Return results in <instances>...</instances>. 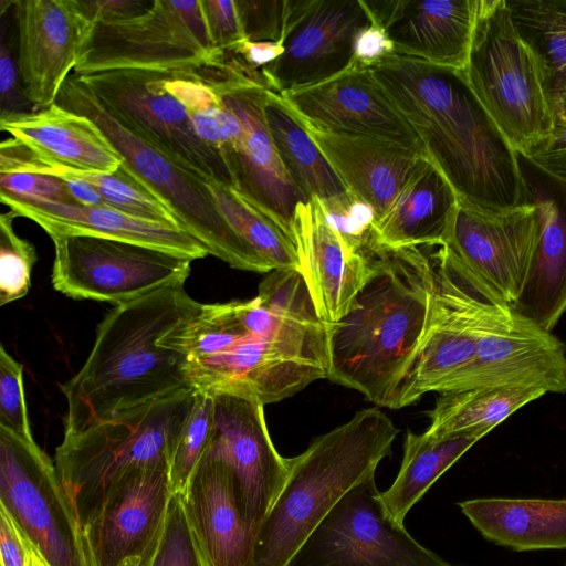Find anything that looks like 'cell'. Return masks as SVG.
Here are the masks:
<instances>
[{"label": "cell", "instance_id": "cell-1", "mask_svg": "<svg viewBox=\"0 0 566 566\" xmlns=\"http://www.w3.org/2000/svg\"><path fill=\"white\" fill-rule=\"evenodd\" d=\"M191 387L263 406L327 378V324L298 270L270 272L248 301L201 304L185 327Z\"/></svg>", "mask_w": 566, "mask_h": 566}, {"label": "cell", "instance_id": "cell-2", "mask_svg": "<svg viewBox=\"0 0 566 566\" xmlns=\"http://www.w3.org/2000/svg\"><path fill=\"white\" fill-rule=\"evenodd\" d=\"M367 69L461 203L484 211L533 205L518 153L474 95L463 71L398 54Z\"/></svg>", "mask_w": 566, "mask_h": 566}, {"label": "cell", "instance_id": "cell-3", "mask_svg": "<svg viewBox=\"0 0 566 566\" xmlns=\"http://www.w3.org/2000/svg\"><path fill=\"white\" fill-rule=\"evenodd\" d=\"M200 306L179 284L112 308L82 368L61 386L64 436L191 389L181 335Z\"/></svg>", "mask_w": 566, "mask_h": 566}, {"label": "cell", "instance_id": "cell-4", "mask_svg": "<svg viewBox=\"0 0 566 566\" xmlns=\"http://www.w3.org/2000/svg\"><path fill=\"white\" fill-rule=\"evenodd\" d=\"M431 293L429 247L378 242L367 282L327 324V379L390 408L424 334Z\"/></svg>", "mask_w": 566, "mask_h": 566}, {"label": "cell", "instance_id": "cell-5", "mask_svg": "<svg viewBox=\"0 0 566 566\" xmlns=\"http://www.w3.org/2000/svg\"><path fill=\"white\" fill-rule=\"evenodd\" d=\"M398 432L385 412L367 408L289 458L287 479L258 531L251 566H287L337 502L376 474Z\"/></svg>", "mask_w": 566, "mask_h": 566}, {"label": "cell", "instance_id": "cell-6", "mask_svg": "<svg viewBox=\"0 0 566 566\" xmlns=\"http://www.w3.org/2000/svg\"><path fill=\"white\" fill-rule=\"evenodd\" d=\"M55 104L92 119L123 158V165L170 211L178 227L233 269L269 273L222 214L209 180L163 153L120 120L77 75L71 73Z\"/></svg>", "mask_w": 566, "mask_h": 566}, {"label": "cell", "instance_id": "cell-7", "mask_svg": "<svg viewBox=\"0 0 566 566\" xmlns=\"http://www.w3.org/2000/svg\"><path fill=\"white\" fill-rule=\"evenodd\" d=\"M195 397V389H186L64 436L55 451V467L81 527L106 491L124 475L140 469L168 468Z\"/></svg>", "mask_w": 566, "mask_h": 566}, {"label": "cell", "instance_id": "cell-8", "mask_svg": "<svg viewBox=\"0 0 566 566\" xmlns=\"http://www.w3.org/2000/svg\"><path fill=\"white\" fill-rule=\"evenodd\" d=\"M463 72L516 153L527 155L555 129L537 61L520 36L506 0H478Z\"/></svg>", "mask_w": 566, "mask_h": 566}, {"label": "cell", "instance_id": "cell-9", "mask_svg": "<svg viewBox=\"0 0 566 566\" xmlns=\"http://www.w3.org/2000/svg\"><path fill=\"white\" fill-rule=\"evenodd\" d=\"M431 272L432 293L424 334L390 409L409 406L422 395L436 392L441 382L473 360L480 338L511 315L510 306L454 261L436 259Z\"/></svg>", "mask_w": 566, "mask_h": 566}, {"label": "cell", "instance_id": "cell-10", "mask_svg": "<svg viewBox=\"0 0 566 566\" xmlns=\"http://www.w3.org/2000/svg\"><path fill=\"white\" fill-rule=\"evenodd\" d=\"M199 73L242 124L240 140L221 155L231 187L292 239L296 208L308 199L289 176L269 133L263 112L268 87L260 72L227 50Z\"/></svg>", "mask_w": 566, "mask_h": 566}, {"label": "cell", "instance_id": "cell-11", "mask_svg": "<svg viewBox=\"0 0 566 566\" xmlns=\"http://www.w3.org/2000/svg\"><path fill=\"white\" fill-rule=\"evenodd\" d=\"M0 506L48 566H91L55 463L34 439L0 428Z\"/></svg>", "mask_w": 566, "mask_h": 566}, {"label": "cell", "instance_id": "cell-12", "mask_svg": "<svg viewBox=\"0 0 566 566\" xmlns=\"http://www.w3.org/2000/svg\"><path fill=\"white\" fill-rule=\"evenodd\" d=\"M214 53L200 0H155L147 12L135 19L92 23L74 73L198 69L209 63Z\"/></svg>", "mask_w": 566, "mask_h": 566}, {"label": "cell", "instance_id": "cell-13", "mask_svg": "<svg viewBox=\"0 0 566 566\" xmlns=\"http://www.w3.org/2000/svg\"><path fill=\"white\" fill-rule=\"evenodd\" d=\"M54 290L74 298L128 303L185 285L193 260L157 248L95 235L52 238Z\"/></svg>", "mask_w": 566, "mask_h": 566}, {"label": "cell", "instance_id": "cell-14", "mask_svg": "<svg viewBox=\"0 0 566 566\" xmlns=\"http://www.w3.org/2000/svg\"><path fill=\"white\" fill-rule=\"evenodd\" d=\"M375 475L337 502L287 566H452L389 515Z\"/></svg>", "mask_w": 566, "mask_h": 566}, {"label": "cell", "instance_id": "cell-15", "mask_svg": "<svg viewBox=\"0 0 566 566\" xmlns=\"http://www.w3.org/2000/svg\"><path fill=\"white\" fill-rule=\"evenodd\" d=\"M172 70L120 69L77 74L98 99L138 135L207 180L231 186L221 156L205 144L166 87Z\"/></svg>", "mask_w": 566, "mask_h": 566}, {"label": "cell", "instance_id": "cell-16", "mask_svg": "<svg viewBox=\"0 0 566 566\" xmlns=\"http://www.w3.org/2000/svg\"><path fill=\"white\" fill-rule=\"evenodd\" d=\"M371 21L363 0H287L284 52L259 70L265 86L280 95L349 70L356 35Z\"/></svg>", "mask_w": 566, "mask_h": 566}, {"label": "cell", "instance_id": "cell-17", "mask_svg": "<svg viewBox=\"0 0 566 566\" xmlns=\"http://www.w3.org/2000/svg\"><path fill=\"white\" fill-rule=\"evenodd\" d=\"M213 428L201 459L218 461L232 475L250 528L258 534L289 474L270 437L264 406L232 395H213Z\"/></svg>", "mask_w": 566, "mask_h": 566}, {"label": "cell", "instance_id": "cell-18", "mask_svg": "<svg viewBox=\"0 0 566 566\" xmlns=\"http://www.w3.org/2000/svg\"><path fill=\"white\" fill-rule=\"evenodd\" d=\"M541 231L542 216L534 203L484 211L460 202L444 244L480 284L512 307L523 289Z\"/></svg>", "mask_w": 566, "mask_h": 566}, {"label": "cell", "instance_id": "cell-19", "mask_svg": "<svg viewBox=\"0 0 566 566\" xmlns=\"http://www.w3.org/2000/svg\"><path fill=\"white\" fill-rule=\"evenodd\" d=\"M473 388H526L566 392V346L552 332L513 311L485 333L473 360L436 392Z\"/></svg>", "mask_w": 566, "mask_h": 566}, {"label": "cell", "instance_id": "cell-20", "mask_svg": "<svg viewBox=\"0 0 566 566\" xmlns=\"http://www.w3.org/2000/svg\"><path fill=\"white\" fill-rule=\"evenodd\" d=\"M280 96L301 123L313 128L375 137L423 150L369 69L352 66L325 82Z\"/></svg>", "mask_w": 566, "mask_h": 566}, {"label": "cell", "instance_id": "cell-21", "mask_svg": "<svg viewBox=\"0 0 566 566\" xmlns=\"http://www.w3.org/2000/svg\"><path fill=\"white\" fill-rule=\"evenodd\" d=\"M171 495L167 467L136 470L114 483L81 527L91 566L142 557L164 523Z\"/></svg>", "mask_w": 566, "mask_h": 566}, {"label": "cell", "instance_id": "cell-22", "mask_svg": "<svg viewBox=\"0 0 566 566\" xmlns=\"http://www.w3.org/2000/svg\"><path fill=\"white\" fill-rule=\"evenodd\" d=\"M12 11L24 94L36 109L49 107L74 71L92 23L76 0H14Z\"/></svg>", "mask_w": 566, "mask_h": 566}, {"label": "cell", "instance_id": "cell-23", "mask_svg": "<svg viewBox=\"0 0 566 566\" xmlns=\"http://www.w3.org/2000/svg\"><path fill=\"white\" fill-rule=\"evenodd\" d=\"M292 239L318 316L326 324L337 322L370 276L376 244L367 251L350 247L315 197L297 206Z\"/></svg>", "mask_w": 566, "mask_h": 566}, {"label": "cell", "instance_id": "cell-24", "mask_svg": "<svg viewBox=\"0 0 566 566\" xmlns=\"http://www.w3.org/2000/svg\"><path fill=\"white\" fill-rule=\"evenodd\" d=\"M518 164L541 212L542 231L512 310L552 332L566 312V178L521 154Z\"/></svg>", "mask_w": 566, "mask_h": 566}, {"label": "cell", "instance_id": "cell-25", "mask_svg": "<svg viewBox=\"0 0 566 566\" xmlns=\"http://www.w3.org/2000/svg\"><path fill=\"white\" fill-rule=\"evenodd\" d=\"M363 1L386 30L395 54L464 71L478 0Z\"/></svg>", "mask_w": 566, "mask_h": 566}, {"label": "cell", "instance_id": "cell-26", "mask_svg": "<svg viewBox=\"0 0 566 566\" xmlns=\"http://www.w3.org/2000/svg\"><path fill=\"white\" fill-rule=\"evenodd\" d=\"M301 124L347 192L373 208L375 224L388 212L427 158L421 149L390 140L332 134Z\"/></svg>", "mask_w": 566, "mask_h": 566}, {"label": "cell", "instance_id": "cell-27", "mask_svg": "<svg viewBox=\"0 0 566 566\" xmlns=\"http://www.w3.org/2000/svg\"><path fill=\"white\" fill-rule=\"evenodd\" d=\"M182 499L207 566H251L256 535L226 465L200 461Z\"/></svg>", "mask_w": 566, "mask_h": 566}, {"label": "cell", "instance_id": "cell-28", "mask_svg": "<svg viewBox=\"0 0 566 566\" xmlns=\"http://www.w3.org/2000/svg\"><path fill=\"white\" fill-rule=\"evenodd\" d=\"M0 128L54 169L113 172L123 163L119 153L92 119L57 104L1 117Z\"/></svg>", "mask_w": 566, "mask_h": 566}, {"label": "cell", "instance_id": "cell-29", "mask_svg": "<svg viewBox=\"0 0 566 566\" xmlns=\"http://www.w3.org/2000/svg\"><path fill=\"white\" fill-rule=\"evenodd\" d=\"M15 217L39 224L49 237L95 235L144 244L191 260L209 253L193 237L172 224L130 217L106 206L84 207L62 203H27L4 199Z\"/></svg>", "mask_w": 566, "mask_h": 566}, {"label": "cell", "instance_id": "cell-30", "mask_svg": "<svg viewBox=\"0 0 566 566\" xmlns=\"http://www.w3.org/2000/svg\"><path fill=\"white\" fill-rule=\"evenodd\" d=\"M459 205L450 182L426 158L375 224L377 240L388 248L442 245L449 238Z\"/></svg>", "mask_w": 566, "mask_h": 566}, {"label": "cell", "instance_id": "cell-31", "mask_svg": "<svg viewBox=\"0 0 566 566\" xmlns=\"http://www.w3.org/2000/svg\"><path fill=\"white\" fill-rule=\"evenodd\" d=\"M459 506L497 545L515 551L566 548V500L481 497Z\"/></svg>", "mask_w": 566, "mask_h": 566}, {"label": "cell", "instance_id": "cell-32", "mask_svg": "<svg viewBox=\"0 0 566 566\" xmlns=\"http://www.w3.org/2000/svg\"><path fill=\"white\" fill-rule=\"evenodd\" d=\"M484 436L481 432L436 436L408 430L398 474L391 485L380 493L389 515L403 524L409 511L432 484Z\"/></svg>", "mask_w": 566, "mask_h": 566}, {"label": "cell", "instance_id": "cell-33", "mask_svg": "<svg viewBox=\"0 0 566 566\" xmlns=\"http://www.w3.org/2000/svg\"><path fill=\"white\" fill-rule=\"evenodd\" d=\"M263 112L269 133L289 176L307 198L328 201L348 193L321 149L282 97L266 90Z\"/></svg>", "mask_w": 566, "mask_h": 566}, {"label": "cell", "instance_id": "cell-34", "mask_svg": "<svg viewBox=\"0 0 566 566\" xmlns=\"http://www.w3.org/2000/svg\"><path fill=\"white\" fill-rule=\"evenodd\" d=\"M539 389L473 388L441 392L428 416L427 432L448 436L489 433L523 406L544 396Z\"/></svg>", "mask_w": 566, "mask_h": 566}, {"label": "cell", "instance_id": "cell-35", "mask_svg": "<svg viewBox=\"0 0 566 566\" xmlns=\"http://www.w3.org/2000/svg\"><path fill=\"white\" fill-rule=\"evenodd\" d=\"M210 190L233 230L261 259L269 272L298 270L294 242L271 218L247 201L231 186L209 180Z\"/></svg>", "mask_w": 566, "mask_h": 566}, {"label": "cell", "instance_id": "cell-36", "mask_svg": "<svg viewBox=\"0 0 566 566\" xmlns=\"http://www.w3.org/2000/svg\"><path fill=\"white\" fill-rule=\"evenodd\" d=\"M199 69L170 71L166 87L186 109L198 137L221 156L242 137V124Z\"/></svg>", "mask_w": 566, "mask_h": 566}, {"label": "cell", "instance_id": "cell-37", "mask_svg": "<svg viewBox=\"0 0 566 566\" xmlns=\"http://www.w3.org/2000/svg\"><path fill=\"white\" fill-rule=\"evenodd\" d=\"M512 21L534 54L545 88L566 76V0H506Z\"/></svg>", "mask_w": 566, "mask_h": 566}, {"label": "cell", "instance_id": "cell-38", "mask_svg": "<svg viewBox=\"0 0 566 566\" xmlns=\"http://www.w3.org/2000/svg\"><path fill=\"white\" fill-rule=\"evenodd\" d=\"M42 174L71 175L92 184L106 207L130 217L178 227L167 207L122 165L113 172H77L44 165ZM182 230V229H181Z\"/></svg>", "mask_w": 566, "mask_h": 566}, {"label": "cell", "instance_id": "cell-39", "mask_svg": "<svg viewBox=\"0 0 566 566\" xmlns=\"http://www.w3.org/2000/svg\"><path fill=\"white\" fill-rule=\"evenodd\" d=\"M213 428V397L196 390L192 407L172 448L168 475L172 494H184L209 444Z\"/></svg>", "mask_w": 566, "mask_h": 566}, {"label": "cell", "instance_id": "cell-40", "mask_svg": "<svg viewBox=\"0 0 566 566\" xmlns=\"http://www.w3.org/2000/svg\"><path fill=\"white\" fill-rule=\"evenodd\" d=\"M139 566H207L190 525L182 494H172L164 523Z\"/></svg>", "mask_w": 566, "mask_h": 566}, {"label": "cell", "instance_id": "cell-41", "mask_svg": "<svg viewBox=\"0 0 566 566\" xmlns=\"http://www.w3.org/2000/svg\"><path fill=\"white\" fill-rule=\"evenodd\" d=\"M15 216L0 217V305L25 296L31 287V273L38 260L34 245L13 229Z\"/></svg>", "mask_w": 566, "mask_h": 566}, {"label": "cell", "instance_id": "cell-42", "mask_svg": "<svg viewBox=\"0 0 566 566\" xmlns=\"http://www.w3.org/2000/svg\"><path fill=\"white\" fill-rule=\"evenodd\" d=\"M321 203L329 223L350 247L369 250L376 239V217L369 205L349 193Z\"/></svg>", "mask_w": 566, "mask_h": 566}, {"label": "cell", "instance_id": "cell-43", "mask_svg": "<svg viewBox=\"0 0 566 566\" xmlns=\"http://www.w3.org/2000/svg\"><path fill=\"white\" fill-rule=\"evenodd\" d=\"M0 428L33 439L23 387V367L0 347Z\"/></svg>", "mask_w": 566, "mask_h": 566}, {"label": "cell", "instance_id": "cell-44", "mask_svg": "<svg viewBox=\"0 0 566 566\" xmlns=\"http://www.w3.org/2000/svg\"><path fill=\"white\" fill-rule=\"evenodd\" d=\"M4 199L27 203L76 205L62 178L34 171L0 172V200Z\"/></svg>", "mask_w": 566, "mask_h": 566}, {"label": "cell", "instance_id": "cell-45", "mask_svg": "<svg viewBox=\"0 0 566 566\" xmlns=\"http://www.w3.org/2000/svg\"><path fill=\"white\" fill-rule=\"evenodd\" d=\"M245 39L281 41L287 13V0H237Z\"/></svg>", "mask_w": 566, "mask_h": 566}, {"label": "cell", "instance_id": "cell-46", "mask_svg": "<svg viewBox=\"0 0 566 566\" xmlns=\"http://www.w3.org/2000/svg\"><path fill=\"white\" fill-rule=\"evenodd\" d=\"M211 49L231 50L245 41L237 0H200Z\"/></svg>", "mask_w": 566, "mask_h": 566}, {"label": "cell", "instance_id": "cell-47", "mask_svg": "<svg viewBox=\"0 0 566 566\" xmlns=\"http://www.w3.org/2000/svg\"><path fill=\"white\" fill-rule=\"evenodd\" d=\"M36 109L27 98L17 64L9 44L0 43V118L31 113Z\"/></svg>", "mask_w": 566, "mask_h": 566}, {"label": "cell", "instance_id": "cell-48", "mask_svg": "<svg viewBox=\"0 0 566 566\" xmlns=\"http://www.w3.org/2000/svg\"><path fill=\"white\" fill-rule=\"evenodd\" d=\"M91 23H117L147 12L155 0H76Z\"/></svg>", "mask_w": 566, "mask_h": 566}, {"label": "cell", "instance_id": "cell-49", "mask_svg": "<svg viewBox=\"0 0 566 566\" xmlns=\"http://www.w3.org/2000/svg\"><path fill=\"white\" fill-rule=\"evenodd\" d=\"M395 54V46L386 30L376 21L361 29L354 42V65L370 67L389 55Z\"/></svg>", "mask_w": 566, "mask_h": 566}, {"label": "cell", "instance_id": "cell-50", "mask_svg": "<svg viewBox=\"0 0 566 566\" xmlns=\"http://www.w3.org/2000/svg\"><path fill=\"white\" fill-rule=\"evenodd\" d=\"M524 156L544 169L566 178V128H555L547 138Z\"/></svg>", "mask_w": 566, "mask_h": 566}, {"label": "cell", "instance_id": "cell-51", "mask_svg": "<svg viewBox=\"0 0 566 566\" xmlns=\"http://www.w3.org/2000/svg\"><path fill=\"white\" fill-rule=\"evenodd\" d=\"M0 559L1 566L25 565L22 534L2 506H0Z\"/></svg>", "mask_w": 566, "mask_h": 566}, {"label": "cell", "instance_id": "cell-52", "mask_svg": "<svg viewBox=\"0 0 566 566\" xmlns=\"http://www.w3.org/2000/svg\"><path fill=\"white\" fill-rule=\"evenodd\" d=\"M230 51H232L250 70L259 71L260 69L273 63L276 59H279L284 52V46L283 40H245Z\"/></svg>", "mask_w": 566, "mask_h": 566}, {"label": "cell", "instance_id": "cell-53", "mask_svg": "<svg viewBox=\"0 0 566 566\" xmlns=\"http://www.w3.org/2000/svg\"><path fill=\"white\" fill-rule=\"evenodd\" d=\"M66 185L70 196L76 205L84 207L105 206L97 189L88 181L71 175H60Z\"/></svg>", "mask_w": 566, "mask_h": 566}, {"label": "cell", "instance_id": "cell-54", "mask_svg": "<svg viewBox=\"0 0 566 566\" xmlns=\"http://www.w3.org/2000/svg\"><path fill=\"white\" fill-rule=\"evenodd\" d=\"M545 91L555 128H566V76L548 85Z\"/></svg>", "mask_w": 566, "mask_h": 566}, {"label": "cell", "instance_id": "cell-55", "mask_svg": "<svg viewBox=\"0 0 566 566\" xmlns=\"http://www.w3.org/2000/svg\"><path fill=\"white\" fill-rule=\"evenodd\" d=\"M19 528V527H18ZM21 532V531H20ZM22 534V533H21ZM24 549H25V565L24 566H48L40 553L22 534Z\"/></svg>", "mask_w": 566, "mask_h": 566}, {"label": "cell", "instance_id": "cell-56", "mask_svg": "<svg viewBox=\"0 0 566 566\" xmlns=\"http://www.w3.org/2000/svg\"><path fill=\"white\" fill-rule=\"evenodd\" d=\"M140 557H130L125 559L119 566H139Z\"/></svg>", "mask_w": 566, "mask_h": 566}, {"label": "cell", "instance_id": "cell-57", "mask_svg": "<svg viewBox=\"0 0 566 566\" xmlns=\"http://www.w3.org/2000/svg\"><path fill=\"white\" fill-rule=\"evenodd\" d=\"M566 566V565H565Z\"/></svg>", "mask_w": 566, "mask_h": 566}]
</instances>
